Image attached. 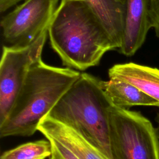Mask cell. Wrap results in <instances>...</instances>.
Listing matches in <instances>:
<instances>
[{
	"mask_svg": "<svg viewBox=\"0 0 159 159\" xmlns=\"http://www.w3.org/2000/svg\"><path fill=\"white\" fill-rule=\"evenodd\" d=\"M50 45L63 66L84 71L117 50L86 0H60L48 28Z\"/></svg>",
	"mask_w": 159,
	"mask_h": 159,
	"instance_id": "1",
	"label": "cell"
},
{
	"mask_svg": "<svg viewBox=\"0 0 159 159\" xmlns=\"http://www.w3.org/2000/svg\"><path fill=\"white\" fill-rule=\"evenodd\" d=\"M81 73L67 67L46 64L42 58L31 66L6 120L0 124V137H29L41 120L80 78Z\"/></svg>",
	"mask_w": 159,
	"mask_h": 159,
	"instance_id": "2",
	"label": "cell"
},
{
	"mask_svg": "<svg viewBox=\"0 0 159 159\" xmlns=\"http://www.w3.org/2000/svg\"><path fill=\"white\" fill-rule=\"evenodd\" d=\"M113 106L100 80L83 72L47 116L75 128L112 159L109 118Z\"/></svg>",
	"mask_w": 159,
	"mask_h": 159,
	"instance_id": "3",
	"label": "cell"
},
{
	"mask_svg": "<svg viewBox=\"0 0 159 159\" xmlns=\"http://www.w3.org/2000/svg\"><path fill=\"white\" fill-rule=\"evenodd\" d=\"M109 119L112 159H159L156 129L140 112L113 106Z\"/></svg>",
	"mask_w": 159,
	"mask_h": 159,
	"instance_id": "4",
	"label": "cell"
},
{
	"mask_svg": "<svg viewBox=\"0 0 159 159\" xmlns=\"http://www.w3.org/2000/svg\"><path fill=\"white\" fill-rule=\"evenodd\" d=\"M60 0H25L1 20L2 39L7 47L33 43L48 30Z\"/></svg>",
	"mask_w": 159,
	"mask_h": 159,
	"instance_id": "5",
	"label": "cell"
},
{
	"mask_svg": "<svg viewBox=\"0 0 159 159\" xmlns=\"http://www.w3.org/2000/svg\"><path fill=\"white\" fill-rule=\"evenodd\" d=\"M47 36L48 30L29 45L2 46L0 62V124L8 116L32 65L42 58Z\"/></svg>",
	"mask_w": 159,
	"mask_h": 159,
	"instance_id": "6",
	"label": "cell"
},
{
	"mask_svg": "<svg viewBox=\"0 0 159 159\" xmlns=\"http://www.w3.org/2000/svg\"><path fill=\"white\" fill-rule=\"evenodd\" d=\"M37 130L47 139L59 143L78 159H109L81 132L47 115L40 122Z\"/></svg>",
	"mask_w": 159,
	"mask_h": 159,
	"instance_id": "7",
	"label": "cell"
},
{
	"mask_svg": "<svg viewBox=\"0 0 159 159\" xmlns=\"http://www.w3.org/2000/svg\"><path fill=\"white\" fill-rule=\"evenodd\" d=\"M125 2L123 38L119 51L130 57L142 46L152 24L150 0H125Z\"/></svg>",
	"mask_w": 159,
	"mask_h": 159,
	"instance_id": "8",
	"label": "cell"
},
{
	"mask_svg": "<svg viewBox=\"0 0 159 159\" xmlns=\"http://www.w3.org/2000/svg\"><path fill=\"white\" fill-rule=\"evenodd\" d=\"M108 75L135 86L159 102V69L129 62L113 65Z\"/></svg>",
	"mask_w": 159,
	"mask_h": 159,
	"instance_id": "9",
	"label": "cell"
},
{
	"mask_svg": "<svg viewBox=\"0 0 159 159\" xmlns=\"http://www.w3.org/2000/svg\"><path fill=\"white\" fill-rule=\"evenodd\" d=\"M102 22L117 50L122 42L126 2L125 0H86Z\"/></svg>",
	"mask_w": 159,
	"mask_h": 159,
	"instance_id": "10",
	"label": "cell"
},
{
	"mask_svg": "<svg viewBox=\"0 0 159 159\" xmlns=\"http://www.w3.org/2000/svg\"><path fill=\"white\" fill-rule=\"evenodd\" d=\"M100 84L112 104L117 107L127 109L135 106L159 107L157 101L125 81L100 80Z\"/></svg>",
	"mask_w": 159,
	"mask_h": 159,
	"instance_id": "11",
	"label": "cell"
},
{
	"mask_svg": "<svg viewBox=\"0 0 159 159\" xmlns=\"http://www.w3.org/2000/svg\"><path fill=\"white\" fill-rule=\"evenodd\" d=\"M52 155L49 140L29 142L4 152L0 159H46Z\"/></svg>",
	"mask_w": 159,
	"mask_h": 159,
	"instance_id": "12",
	"label": "cell"
},
{
	"mask_svg": "<svg viewBox=\"0 0 159 159\" xmlns=\"http://www.w3.org/2000/svg\"><path fill=\"white\" fill-rule=\"evenodd\" d=\"M49 140L52 144V155L50 159H78L71 152L59 143L52 140Z\"/></svg>",
	"mask_w": 159,
	"mask_h": 159,
	"instance_id": "13",
	"label": "cell"
},
{
	"mask_svg": "<svg viewBox=\"0 0 159 159\" xmlns=\"http://www.w3.org/2000/svg\"><path fill=\"white\" fill-rule=\"evenodd\" d=\"M150 10L152 28L159 39V0H150Z\"/></svg>",
	"mask_w": 159,
	"mask_h": 159,
	"instance_id": "14",
	"label": "cell"
},
{
	"mask_svg": "<svg viewBox=\"0 0 159 159\" xmlns=\"http://www.w3.org/2000/svg\"><path fill=\"white\" fill-rule=\"evenodd\" d=\"M22 1L25 0H0V12L2 13L6 11Z\"/></svg>",
	"mask_w": 159,
	"mask_h": 159,
	"instance_id": "15",
	"label": "cell"
},
{
	"mask_svg": "<svg viewBox=\"0 0 159 159\" xmlns=\"http://www.w3.org/2000/svg\"><path fill=\"white\" fill-rule=\"evenodd\" d=\"M156 120H157V124H158L157 127L156 128V131H157V134L158 138V139H159V112L158 113L157 116V117H156Z\"/></svg>",
	"mask_w": 159,
	"mask_h": 159,
	"instance_id": "16",
	"label": "cell"
},
{
	"mask_svg": "<svg viewBox=\"0 0 159 159\" xmlns=\"http://www.w3.org/2000/svg\"><path fill=\"white\" fill-rule=\"evenodd\" d=\"M49 159H50V158H49Z\"/></svg>",
	"mask_w": 159,
	"mask_h": 159,
	"instance_id": "17",
	"label": "cell"
}]
</instances>
